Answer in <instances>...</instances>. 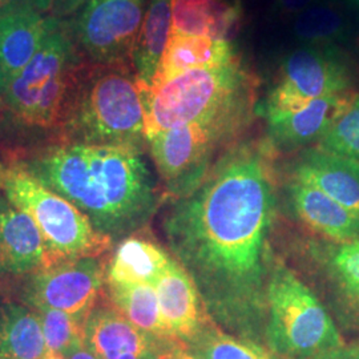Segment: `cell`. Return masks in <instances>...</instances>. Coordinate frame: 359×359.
<instances>
[{
  "label": "cell",
  "mask_w": 359,
  "mask_h": 359,
  "mask_svg": "<svg viewBox=\"0 0 359 359\" xmlns=\"http://www.w3.org/2000/svg\"><path fill=\"white\" fill-rule=\"evenodd\" d=\"M271 151L268 142L233 144L197 189L172 201L163 221L169 249L210 320L261 345L277 259L270 248L277 208Z\"/></svg>",
  "instance_id": "6da1fadb"
},
{
  "label": "cell",
  "mask_w": 359,
  "mask_h": 359,
  "mask_svg": "<svg viewBox=\"0 0 359 359\" xmlns=\"http://www.w3.org/2000/svg\"><path fill=\"white\" fill-rule=\"evenodd\" d=\"M23 165L76 206L93 229L112 243L147 226L160 201L142 147L65 142Z\"/></svg>",
  "instance_id": "7a4b0ae2"
},
{
  "label": "cell",
  "mask_w": 359,
  "mask_h": 359,
  "mask_svg": "<svg viewBox=\"0 0 359 359\" xmlns=\"http://www.w3.org/2000/svg\"><path fill=\"white\" fill-rule=\"evenodd\" d=\"M258 80L238 55L228 65L194 69L161 86L139 80L145 139L165 129L255 114Z\"/></svg>",
  "instance_id": "3957f363"
},
{
  "label": "cell",
  "mask_w": 359,
  "mask_h": 359,
  "mask_svg": "<svg viewBox=\"0 0 359 359\" xmlns=\"http://www.w3.org/2000/svg\"><path fill=\"white\" fill-rule=\"evenodd\" d=\"M63 127L67 142L142 147L139 79L128 65H83Z\"/></svg>",
  "instance_id": "277c9868"
},
{
  "label": "cell",
  "mask_w": 359,
  "mask_h": 359,
  "mask_svg": "<svg viewBox=\"0 0 359 359\" xmlns=\"http://www.w3.org/2000/svg\"><path fill=\"white\" fill-rule=\"evenodd\" d=\"M81 68L74 38L59 20L1 97L13 116L27 126L62 127L74 102Z\"/></svg>",
  "instance_id": "5b68a950"
},
{
  "label": "cell",
  "mask_w": 359,
  "mask_h": 359,
  "mask_svg": "<svg viewBox=\"0 0 359 359\" xmlns=\"http://www.w3.org/2000/svg\"><path fill=\"white\" fill-rule=\"evenodd\" d=\"M344 338L317 295L283 261L276 259L268 285L265 345L283 359H311Z\"/></svg>",
  "instance_id": "8992f818"
},
{
  "label": "cell",
  "mask_w": 359,
  "mask_h": 359,
  "mask_svg": "<svg viewBox=\"0 0 359 359\" xmlns=\"http://www.w3.org/2000/svg\"><path fill=\"white\" fill-rule=\"evenodd\" d=\"M0 181L3 194L38 225L48 268L68 259L100 257L112 245L76 206L43 185L23 164L0 167Z\"/></svg>",
  "instance_id": "52a82bcc"
},
{
  "label": "cell",
  "mask_w": 359,
  "mask_h": 359,
  "mask_svg": "<svg viewBox=\"0 0 359 359\" xmlns=\"http://www.w3.org/2000/svg\"><path fill=\"white\" fill-rule=\"evenodd\" d=\"M255 114L191 123L147 137L149 152L167 192L173 200L200 187L213 167L218 151H226L252 123Z\"/></svg>",
  "instance_id": "ba28073f"
},
{
  "label": "cell",
  "mask_w": 359,
  "mask_h": 359,
  "mask_svg": "<svg viewBox=\"0 0 359 359\" xmlns=\"http://www.w3.org/2000/svg\"><path fill=\"white\" fill-rule=\"evenodd\" d=\"M355 68L339 46H298L280 65L264 114L289 112L311 100L351 92Z\"/></svg>",
  "instance_id": "9c48e42d"
},
{
  "label": "cell",
  "mask_w": 359,
  "mask_h": 359,
  "mask_svg": "<svg viewBox=\"0 0 359 359\" xmlns=\"http://www.w3.org/2000/svg\"><path fill=\"white\" fill-rule=\"evenodd\" d=\"M149 0H88L75 25L76 41L92 65H132Z\"/></svg>",
  "instance_id": "30bf717a"
},
{
  "label": "cell",
  "mask_w": 359,
  "mask_h": 359,
  "mask_svg": "<svg viewBox=\"0 0 359 359\" xmlns=\"http://www.w3.org/2000/svg\"><path fill=\"white\" fill-rule=\"evenodd\" d=\"M107 283L100 257L68 259L28 276L20 299L31 309H56L87 318Z\"/></svg>",
  "instance_id": "8fae6325"
},
{
  "label": "cell",
  "mask_w": 359,
  "mask_h": 359,
  "mask_svg": "<svg viewBox=\"0 0 359 359\" xmlns=\"http://www.w3.org/2000/svg\"><path fill=\"white\" fill-rule=\"evenodd\" d=\"M84 344L99 359H158L180 346L142 332L111 304L90 310Z\"/></svg>",
  "instance_id": "7c38bea8"
},
{
  "label": "cell",
  "mask_w": 359,
  "mask_h": 359,
  "mask_svg": "<svg viewBox=\"0 0 359 359\" xmlns=\"http://www.w3.org/2000/svg\"><path fill=\"white\" fill-rule=\"evenodd\" d=\"M353 96L351 90L311 100L295 111L264 114L270 147L280 152H298L317 145Z\"/></svg>",
  "instance_id": "4fadbf2b"
},
{
  "label": "cell",
  "mask_w": 359,
  "mask_h": 359,
  "mask_svg": "<svg viewBox=\"0 0 359 359\" xmlns=\"http://www.w3.org/2000/svg\"><path fill=\"white\" fill-rule=\"evenodd\" d=\"M46 268L48 255L38 225L0 193V277H28Z\"/></svg>",
  "instance_id": "5bb4252c"
},
{
  "label": "cell",
  "mask_w": 359,
  "mask_h": 359,
  "mask_svg": "<svg viewBox=\"0 0 359 359\" xmlns=\"http://www.w3.org/2000/svg\"><path fill=\"white\" fill-rule=\"evenodd\" d=\"M154 289L163 318L181 346H187L213 323L192 278L176 259H170Z\"/></svg>",
  "instance_id": "9a60e30c"
},
{
  "label": "cell",
  "mask_w": 359,
  "mask_h": 359,
  "mask_svg": "<svg viewBox=\"0 0 359 359\" xmlns=\"http://www.w3.org/2000/svg\"><path fill=\"white\" fill-rule=\"evenodd\" d=\"M289 176L320 189L359 215V161L310 147L297 152L289 165Z\"/></svg>",
  "instance_id": "2e32d148"
},
{
  "label": "cell",
  "mask_w": 359,
  "mask_h": 359,
  "mask_svg": "<svg viewBox=\"0 0 359 359\" xmlns=\"http://www.w3.org/2000/svg\"><path fill=\"white\" fill-rule=\"evenodd\" d=\"M57 22L36 11L0 16V95L34 59Z\"/></svg>",
  "instance_id": "e0dca14e"
},
{
  "label": "cell",
  "mask_w": 359,
  "mask_h": 359,
  "mask_svg": "<svg viewBox=\"0 0 359 359\" xmlns=\"http://www.w3.org/2000/svg\"><path fill=\"white\" fill-rule=\"evenodd\" d=\"M286 197L295 217L311 231L337 244L359 240V215L320 189L290 179L286 185Z\"/></svg>",
  "instance_id": "ac0fdd59"
},
{
  "label": "cell",
  "mask_w": 359,
  "mask_h": 359,
  "mask_svg": "<svg viewBox=\"0 0 359 359\" xmlns=\"http://www.w3.org/2000/svg\"><path fill=\"white\" fill-rule=\"evenodd\" d=\"M237 56L229 39L170 35L151 86H161L194 69L228 65Z\"/></svg>",
  "instance_id": "d6986e66"
},
{
  "label": "cell",
  "mask_w": 359,
  "mask_h": 359,
  "mask_svg": "<svg viewBox=\"0 0 359 359\" xmlns=\"http://www.w3.org/2000/svg\"><path fill=\"white\" fill-rule=\"evenodd\" d=\"M172 32L177 36L228 39L240 22L229 0H170Z\"/></svg>",
  "instance_id": "ffe728a7"
},
{
  "label": "cell",
  "mask_w": 359,
  "mask_h": 359,
  "mask_svg": "<svg viewBox=\"0 0 359 359\" xmlns=\"http://www.w3.org/2000/svg\"><path fill=\"white\" fill-rule=\"evenodd\" d=\"M167 252L154 241L129 236L117 245L107 268V283L154 286L170 262Z\"/></svg>",
  "instance_id": "44dd1931"
},
{
  "label": "cell",
  "mask_w": 359,
  "mask_h": 359,
  "mask_svg": "<svg viewBox=\"0 0 359 359\" xmlns=\"http://www.w3.org/2000/svg\"><path fill=\"white\" fill-rule=\"evenodd\" d=\"M46 355L38 313L25 304H0V359H43Z\"/></svg>",
  "instance_id": "7402d4cb"
},
{
  "label": "cell",
  "mask_w": 359,
  "mask_h": 359,
  "mask_svg": "<svg viewBox=\"0 0 359 359\" xmlns=\"http://www.w3.org/2000/svg\"><path fill=\"white\" fill-rule=\"evenodd\" d=\"M107 293L109 304L136 327L158 339L180 345L163 318L154 286L145 283H107Z\"/></svg>",
  "instance_id": "603a6c76"
},
{
  "label": "cell",
  "mask_w": 359,
  "mask_h": 359,
  "mask_svg": "<svg viewBox=\"0 0 359 359\" xmlns=\"http://www.w3.org/2000/svg\"><path fill=\"white\" fill-rule=\"evenodd\" d=\"M172 32L170 0H149L132 53L137 79L151 86Z\"/></svg>",
  "instance_id": "cb8c5ba5"
},
{
  "label": "cell",
  "mask_w": 359,
  "mask_h": 359,
  "mask_svg": "<svg viewBox=\"0 0 359 359\" xmlns=\"http://www.w3.org/2000/svg\"><path fill=\"white\" fill-rule=\"evenodd\" d=\"M292 35L299 46H346L353 22L333 1L321 0L292 19Z\"/></svg>",
  "instance_id": "d4e9b609"
},
{
  "label": "cell",
  "mask_w": 359,
  "mask_h": 359,
  "mask_svg": "<svg viewBox=\"0 0 359 359\" xmlns=\"http://www.w3.org/2000/svg\"><path fill=\"white\" fill-rule=\"evenodd\" d=\"M184 348L204 359H280L265 345L225 333L215 322Z\"/></svg>",
  "instance_id": "484cf974"
},
{
  "label": "cell",
  "mask_w": 359,
  "mask_h": 359,
  "mask_svg": "<svg viewBox=\"0 0 359 359\" xmlns=\"http://www.w3.org/2000/svg\"><path fill=\"white\" fill-rule=\"evenodd\" d=\"M325 266L334 285L353 310V322L359 326V240L338 244L326 250Z\"/></svg>",
  "instance_id": "4316f807"
},
{
  "label": "cell",
  "mask_w": 359,
  "mask_h": 359,
  "mask_svg": "<svg viewBox=\"0 0 359 359\" xmlns=\"http://www.w3.org/2000/svg\"><path fill=\"white\" fill-rule=\"evenodd\" d=\"M38 313L46 339L47 354L65 357L84 342L86 318L56 309H34Z\"/></svg>",
  "instance_id": "83f0119b"
},
{
  "label": "cell",
  "mask_w": 359,
  "mask_h": 359,
  "mask_svg": "<svg viewBox=\"0 0 359 359\" xmlns=\"http://www.w3.org/2000/svg\"><path fill=\"white\" fill-rule=\"evenodd\" d=\"M316 147L329 154L359 161V93L334 120L332 127Z\"/></svg>",
  "instance_id": "f1b7e54d"
},
{
  "label": "cell",
  "mask_w": 359,
  "mask_h": 359,
  "mask_svg": "<svg viewBox=\"0 0 359 359\" xmlns=\"http://www.w3.org/2000/svg\"><path fill=\"white\" fill-rule=\"evenodd\" d=\"M53 0H0V16L19 11L46 13L52 8Z\"/></svg>",
  "instance_id": "f546056e"
},
{
  "label": "cell",
  "mask_w": 359,
  "mask_h": 359,
  "mask_svg": "<svg viewBox=\"0 0 359 359\" xmlns=\"http://www.w3.org/2000/svg\"><path fill=\"white\" fill-rule=\"evenodd\" d=\"M321 0H274L270 13L283 19H293Z\"/></svg>",
  "instance_id": "4dcf8cb0"
},
{
  "label": "cell",
  "mask_w": 359,
  "mask_h": 359,
  "mask_svg": "<svg viewBox=\"0 0 359 359\" xmlns=\"http://www.w3.org/2000/svg\"><path fill=\"white\" fill-rule=\"evenodd\" d=\"M311 359H359V345L358 344H351V345L344 344L342 346L325 351Z\"/></svg>",
  "instance_id": "1f68e13d"
},
{
  "label": "cell",
  "mask_w": 359,
  "mask_h": 359,
  "mask_svg": "<svg viewBox=\"0 0 359 359\" xmlns=\"http://www.w3.org/2000/svg\"><path fill=\"white\" fill-rule=\"evenodd\" d=\"M88 0H53L52 3V13L55 18L68 16L71 13H76L80 7H83Z\"/></svg>",
  "instance_id": "d6a6232c"
},
{
  "label": "cell",
  "mask_w": 359,
  "mask_h": 359,
  "mask_svg": "<svg viewBox=\"0 0 359 359\" xmlns=\"http://www.w3.org/2000/svg\"><path fill=\"white\" fill-rule=\"evenodd\" d=\"M65 359H99L88 347L86 346V344H80L79 346L75 347L72 351H69L65 357Z\"/></svg>",
  "instance_id": "836d02e7"
},
{
  "label": "cell",
  "mask_w": 359,
  "mask_h": 359,
  "mask_svg": "<svg viewBox=\"0 0 359 359\" xmlns=\"http://www.w3.org/2000/svg\"><path fill=\"white\" fill-rule=\"evenodd\" d=\"M357 8V18L353 22V36H351V44L355 47V50L359 52V8Z\"/></svg>",
  "instance_id": "e575fe53"
},
{
  "label": "cell",
  "mask_w": 359,
  "mask_h": 359,
  "mask_svg": "<svg viewBox=\"0 0 359 359\" xmlns=\"http://www.w3.org/2000/svg\"><path fill=\"white\" fill-rule=\"evenodd\" d=\"M176 354H177L179 359H204L198 357V355H194L191 351H188L187 348H184L182 346L176 348Z\"/></svg>",
  "instance_id": "d590c367"
},
{
  "label": "cell",
  "mask_w": 359,
  "mask_h": 359,
  "mask_svg": "<svg viewBox=\"0 0 359 359\" xmlns=\"http://www.w3.org/2000/svg\"><path fill=\"white\" fill-rule=\"evenodd\" d=\"M176 348H177V347H176ZM176 348H173V350L168 351L167 354L161 355V357H160L158 359H179L177 354H176Z\"/></svg>",
  "instance_id": "8d00e7d4"
},
{
  "label": "cell",
  "mask_w": 359,
  "mask_h": 359,
  "mask_svg": "<svg viewBox=\"0 0 359 359\" xmlns=\"http://www.w3.org/2000/svg\"><path fill=\"white\" fill-rule=\"evenodd\" d=\"M44 359H65V357H62V355H55V354H47Z\"/></svg>",
  "instance_id": "74e56055"
},
{
  "label": "cell",
  "mask_w": 359,
  "mask_h": 359,
  "mask_svg": "<svg viewBox=\"0 0 359 359\" xmlns=\"http://www.w3.org/2000/svg\"><path fill=\"white\" fill-rule=\"evenodd\" d=\"M353 1V4L355 6V7H358L359 8V0H351Z\"/></svg>",
  "instance_id": "f35d334b"
},
{
  "label": "cell",
  "mask_w": 359,
  "mask_h": 359,
  "mask_svg": "<svg viewBox=\"0 0 359 359\" xmlns=\"http://www.w3.org/2000/svg\"><path fill=\"white\" fill-rule=\"evenodd\" d=\"M1 99H3V97H1V95H0V105H1Z\"/></svg>",
  "instance_id": "ab89813d"
},
{
  "label": "cell",
  "mask_w": 359,
  "mask_h": 359,
  "mask_svg": "<svg viewBox=\"0 0 359 359\" xmlns=\"http://www.w3.org/2000/svg\"><path fill=\"white\" fill-rule=\"evenodd\" d=\"M0 191H1V181H0Z\"/></svg>",
  "instance_id": "60d3db41"
},
{
  "label": "cell",
  "mask_w": 359,
  "mask_h": 359,
  "mask_svg": "<svg viewBox=\"0 0 359 359\" xmlns=\"http://www.w3.org/2000/svg\"><path fill=\"white\" fill-rule=\"evenodd\" d=\"M43 359H44V358H43Z\"/></svg>",
  "instance_id": "b9f144b4"
}]
</instances>
